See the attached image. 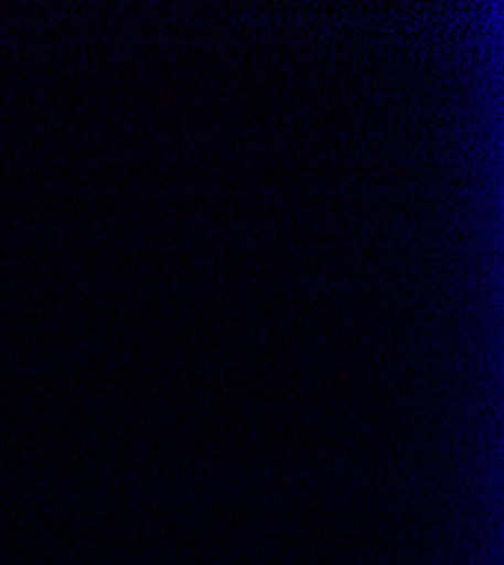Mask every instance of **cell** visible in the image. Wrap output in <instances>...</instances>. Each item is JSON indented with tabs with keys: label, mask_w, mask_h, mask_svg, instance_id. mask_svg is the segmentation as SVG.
<instances>
[]
</instances>
